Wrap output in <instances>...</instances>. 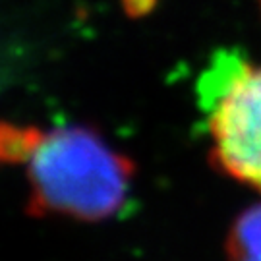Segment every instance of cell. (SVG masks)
Returning a JSON list of instances; mask_svg holds the SVG:
<instances>
[{"label": "cell", "mask_w": 261, "mask_h": 261, "mask_svg": "<svg viewBox=\"0 0 261 261\" xmlns=\"http://www.w3.org/2000/svg\"><path fill=\"white\" fill-rule=\"evenodd\" d=\"M132 176V161L112 149L97 130L60 126L45 134L29 161L33 213L109 219L126 203Z\"/></svg>", "instance_id": "6da1fadb"}, {"label": "cell", "mask_w": 261, "mask_h": 261, "mask_svg": "<svg viewBox=\"0 0 261 261\" xmlns=\"http://www.w3.org/2000/svg\"><path fill=\"white\" fill-rule=\"evenodd\" d=\"M213 159L234 180L261 192V66L219 50L197 82Z\"/></svg>", "instance_id": "7a4b0ae2"}, {"label": "cell", "mask_w": 261, "mask_h": 261, "mask_svg": "<svg viewBox=\"0 0 261 261\" xmlns=\"http://www.w3.org/2000/svg\"><path fill=\"white\" fill-rule=\"evenodd\" d=\"M226 255L228 261H261V205L246 209L234 221Z\"/></svg>", "instance_id": "3957f363"}, {"label": "cell", "mask_w": 261, "mask_h": 261, "mask_svg": "<svg viewBox=\"0 0 261 261\" xmlns=\"http://www.w3.org/2000/svg\"><path fill=\"white\" fill-rule=\"evenodd\" d=\"M45 132L37 126H19L14 122L0 120V163L19 165L29 163L39 149Z\"/></svg>", "instance_id": "277c9868"}]
</instances>
